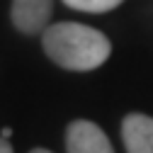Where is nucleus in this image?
I'll return each mask as SVG.
<instances>
[{
  "instance_id": "7",
  "label": "nucleus",
  "mask_w": 153,
  "mask_h": 153,
  "mask_svg": "<svg viewBox=\"0 0 153 153\" xmlns=\"http://www.w3.org/2000/svg\"><path fill=\"white\" fill-rule=\"evenodd\" d=\"M0 136H3V139H10V136H12V129H10V126H5L3 131H0Z\"/></svg>"
},
{
  "instance_id": "2",
  "label": "nucleus",
  "mask_w": 153,
  "mask_h": 153,
  "mask_svg": "<svg viewBox=\"0 0 153 153\" xmlns=\"http://www.w3.org/2000/svg\"><path fill=\"white\" fill-rule=\"evenodd\" d=\"M53 12V0H12L10 20L20 34H44Z\"/></svg>"
},
{
  "instance_id": "6",
  "label": "nucleus",
  "mask_w": 153,
  "mask_h": 153,
  "mask_svg": "<svg viewBox=\"0 0 153 153\" xmlns=\"http://www.w3.org/2000/svg\"><path fill=\"white\" fill-rule=\"evenodd\" d=\"M0 153H12V146L7 143V139L0 136Z\"/></svg>"
},
{
  "instance_id": "3",
  "label": "nucleus",
  "mask_w": 153,
  "mask_h": 153,
  "mask_svg": "<svg viewBox=\"0 0 153 153\" xmlns=\"http://www.w3.org/2000/svg\"><path fill=\"white\" fill-rule=\"evenodd\" d=\"M66 151L68 153H114L107 134L88 119H75L66 129Z\"/></svg>"
},
{
  "instance_id": "5",
  "label": "nucleus",
  "mask_w": 153,
  "mask_h": 153,
  "mask_svg": "<svg viewBox=\"0 0 153 153\" xmlns=\"http://www.w3.org/2000/svg\"><path fill=\"white\" fill-rule=\"evenodd\" d=\"M63 3L73 10H80V12H92V15H102L109 12L114 7H119L124 0H63Z\"/></svg>"
},
{
  "instance_id": "8",
  "label": "nucleus",
  "mask_w": 153,
  "mask_h": 153,
  "mask_svg": "<svg viewBox=\"0 0 153 153\" xmlns=\"http://www.w3.org/2000/svg\"><path fill=\"white\" fill-rule=\"evenodd\" d=\"M29 153H51V151H46V148H34V151H29Z\"/></svg>"
},
{
  "instance_id": "4",
  "label": "nucleus",
  "mask_w": 153,
  "mask_h": 153,
  "mask_svg": "<svg viewBox=\"0 0 153 153\" xmlns=\"http://www.w3.org/2000/svg\"><path fill=\"white\" fill-rule=\"evenodd\" d=\"M122 139L126 153H153V117L131 112L122 122Z\"/></svg>"
},
{
  "instance_id": "1",
  "label": "nucleus",
  "mask_w": 153,
  "mask_h": 153,
  "mask_svg": "<svg viewBox=\"0 0 153 153\" xmlns=\"http://www.w3.org/2000/svg\"><path fill=\"white\" fill-rule=\"evenodd\" d=\"M42 46L49 59L66 71L88 73L100 68L112 53V42L107 36L80 22H56L42 34Z\"/></svg>"
}]
</instances>
